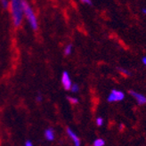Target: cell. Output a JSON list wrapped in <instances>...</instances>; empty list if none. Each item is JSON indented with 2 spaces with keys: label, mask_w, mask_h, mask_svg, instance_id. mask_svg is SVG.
<instances>
[{
  "label": "cell",
  "mask_w": 146,
  "mask_h": 146,
  "mask_svg": "<svg viewBox=\"0 0 146 146\" xmlns=\"http://www.w3.org/2000/svg\"><path fill=\"white\" fill-rule=\"evenodd\" d=\"M26 0H10L9 9L14 28H20L24 19V4Z\"/></svg>",
  "instance_id": "1"
},
{
  "label": "cell",
  "mask_w": 146,
  "mask_h": 146,
  "mask_svg": "<svg viewBox=\"0 0 146 146\" xmlns=\"http://www.w3.org/2000/svg\"><path fill=\"white\" fill-rule=\"evenodd\" d=\"M24 17L26 18V20L28 21V23H29V24H30L31 28L34 31H36L38 30V17H36L34 10L32 9V7L31 6L30 4H29V2L27 1V0L25 1V4H24Z\"/></svg>",
  "instance_id": "2"
},
{
  "label": "cell",
  "mask_w": 146,
  "mask_h": 146,
  "mask_svg": "<svg viewBox=\"0 0 146 146\" xmlns=\"http://www.w3.org/2000/svg\"><path fill=\"white\" fill-rule=\"evenodd\" d=\"M124 99H125V94H124V92L118 89H112L109 94L107 101L109 103H116V102H121Z\"/></svg>",
  "instance_id": "3"
},
{
  "label": "cell",
  "mask_w": 146,
  "mask_h": 146,
  "mask_svg": "<svg viewBox=\"0 0 146 146\" xmlns=\"http://www.w3.org/2000/svg\"><path fill=\"white\" fill-rule=\"evenodd\" d=\"M128 93L131 96L135 98L137 104H139V105L146 104V96H144V94H143L141 93H138L136 91H134V90H129Z\"/></svg>",
  "instance_id": "4"
},
{
  "label": "cell",
  "mask_w": 146,
  "mask_h": 146,
  "mask_svg": "<svg viewBox=\"0 0 146 146\" xmlns=\"http://www.w3.org/2000/svg\"><path fill=\"white\" fill-rule=\"evenodd\" d=\"M62 84L65 90H70V87L72 86V81L70 78V75L67 71H63L62 75Z\"/></svg>",
  "instance_id": "5"
},
{
  "label": "cell",
  "mask_w": 146,
  "mask_h": 146,
  "mask_svg": "<svg viewBox=\"0 0 146 146\" xmlns=\"http://www.w3.org/2000/svg\"><path fill=\"white\" fill-rule=\"evenodd\" d=\"M67 133H68L69 136L72 139V141L74 142L75 146H80V140H79L78 136L74 132H73V131L70 128H69V127L67 128Z\"/></svg>",
  "instance_id": "6"
},
{
  "label": "cell",
  "mask_w": 146,
  "mask_h": 146,
  "mask_svg": "<svg viewBox=\"0 0 146 146\" xmlns=\"http://www.w3.org/2000/svg\"><path fill=\"white\" fill-rule=\"evenodd\" d=\"M45 137L46 138V140L48 141H53L54 139V130L48 128L46 130L45 132Z\"/></svg>",
  "instance_id": "7"
},
{
  "label": "cell",
  "mask_w": 146,
  "mask_h": 146,
  "mask_svg": "<svg viewBox=\"0 0 146 146\" xmlns=\"http://www.w3.org/2000/svg\"><path fill=\"white\" fill-rule=\"evenodd\" d=\"M72 50H73V45H72V44H68V45L64 47L63 54H64L65 56H69V55H70V54L72 53Z\"/></svg>",
  "instance_id": "8"
},
{
  "label": "cell",
  "mask_w": 146,
  "mask_h": 146,
  "mask_svg": "<svg viewBox=\"0 0 146 146\" xmlns=\"http://www.w3.org/2000/svg\"><path fill=\"white\" fill-rule=\"evenodd\" d=\"M117 70H118L119 72L121 73V74L124 75V76H126V77H130L131 76V72L127 69H125L123 67H118V68H117Z\"/></svg>",
  "instance_id": "9"
},
{
  "label": "cell",
  "mask_w": 146,
  "mask_h": 146,
  "mask_svg": "<svg viewBox=\"0 0 146 146\" xmlns=\"http://www.w3.org/2000/svg\"><path fill=\"white\" fill-rule=\"evenodd\" d=\"M105 144V141L104 139H102V138H97L94 141V143L93 145L94 146H104Z\"/></svg>",
  "instance_id": "10"
},
{
  "label": "cell",
  "mask_w": 146,
  "mask_h": 146,
  "mask_svg": "<svg viewBox=\"0 0 146 146\" xmlns=\"http://www.w3.org/2000/svg\"><path fill=\"white\" fill-rule=\"evenodd\" d=\"M0 4L4 9H8L10 5V0H0Z\"/></svg>",
  "instance_id": "11"
},
{
  "label": "cell",
  "mask_w": 146,
  "mask_h": 146,
  "mask_svg": "<svg viewBox=\"0 0 146 146\" xmlns=\"http://www.w3.org/2000/svg\"><path fill=\"white\" fill-rule=\"evenodd\" d=\"M70 90L72 93H78L79 91V86L78 84H72V86L70 87Z\"/></svg>",
  "instance_id": "12"
},
{
  "label": "cell",
  "mask_w": 146,
  "mask_h": 146,
  "mask_svg": "<svg viewBox=\"0 0 146 146\" xmlns=\"http://www.w3.org/2000/svg\"><path fill=\"white\" fill-rule=\"evenodd\" d=\"M67 99L69 100V102L72 104H77L78 103V98H75V97H72V96H68Z\"/></svg>",
  "instance_id": "13"
},
{
  "label": "cell",
  "mask_w": 146,
  "mask_h": 146,
  "mask_svg": "<svg viewBox=\"0 0 146 146\" xmlns=\"http://www.w3.org/2000/svg\"><path fill=\"white\" fill-rule=\"evenodd\" d=\"M103 124H104V119L103 118L99 117V118L96 119V125L98 127H102V126H103Z\"/></svg>",
  "instance_id": "14"
},
{
  "label": "cell",
  "mask_w": 146,
  "mask_h": 146,
  "mask_svg": "<svg viewBox=\"0 0 146 146\" xmlns=\"http://www.w3.org/2000/svg\"><path fill=\"white\" fill-rule=\"evenodd\" d=\"M80 2L85 4V5H92V0H79Z\"/></svg>",
  "instance_id": "15"
},
{
  "label": "cell",
  "mask_w": 146,
  "mask_h": 146,
  "mask_svg": "<svg viewBox=\"0 0 146 146\" xmlns=\"http://www.w3.org/2000/svg\"><path fill=\"white\" fill-rule=\"evenodd\" d=\"M142 62H143V64L144 65V66L146 67V56H143L142 58Z\"/></svg>",
  "instance_id": "16"
},
{
  "label": "cell",
  "mask_w": 146,
  "mask_h": 146,
  "mask_svg": "<svg viewBox=\"0 0 146 146\" xmlns=\"http://www.w3.org/2000/svg\"><path fill=\"white\" fill-rule=\"evenodd\" d=\"M25 146H33V144H32V143L31 141H27L25 143Z\"/></svg>",
  "instance_id": "17"
},
{
  "label": "cell",
  "mask_w": 146,
  "mask_h": 146,
  "mask_svg": "<svg viewBox=\"0 0 146 146\" xmlns=\"http://www.w3.org/2000/svg\"><path fill=\"white\" fill-rule=\"evenodd\" d=\"M36 101H38V102H41L42 101V96H41V94H38V96H36Z\"/></svg>",
  "instance_id": "18"
},
{
  "label": "cell",
  "mask_w": 146,
  "mask_h": 146,
  "mask_svg": "<svg viewBox=\"0 0 146 146\" xmlns=\"http://www.w3.org/2000/svg\"><path fill=\"white\" fill-rule=\"evenodd\" d=\"M142 12H143L144 14H146V8H143V9H142Z\"/></svg>",
  "instance_id": "19"
},
{
  "label": "cell",
  "mask_w": 146,
  "mask_h": 146,
  "mask_svg": "<svg viewBox=\"0 0 146 146\" xmlns=\"http://www.w3.org/2000/svg\"><path fill=\"white\" fill-rule=\"evenodd\" d=\"M123 127H124V126L121 124V125H120V128H119V129H120V130H122V129H123Z\"/></svg>",
  "instance_id": "20"
}]
</instances>
